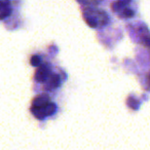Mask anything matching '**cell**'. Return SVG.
Listing matches in <instances>:
<instances>
[{
    "mask_svg": "<svg viewBox=\"0 0 150 150\" xmlns=\"http://www.w3.org/2000/svg\"><path fill=\"white\" fill-rule=\"evenodd\" d=\"M57 110V106L52 102L47 95H39L32 102L31 112L37 119H44L45 117L52 115Z\"/></svg>",
    "mask_w": 150,
    "mask_h": 150,
    "instance_id": "6da1fadb",
    "label": "cell"
},
{
    "mask_svg": "<svg viewBox=\"0 0 150 150\" xmlns=\"http://www.w3.org/2000/svg\"><path fill=\"white\" fill-rule=\"evenodd\" d=\"M83 19L91 28H99L107 25L109 21L108 15L100 9L86 7L83 11Z\"/></svg>",
    "mask_w": 150,
    "mask_h": 150,
    "instance_id": "7a4b0ae2",
    "label": "cell"
},
{
    "mask_svg": "<svg viewBox=\"0 0 150 150\" xmlns=\"http://www.w3.org/2000/svg\"><path fill=\"white\" fill-rule=\"evenodd\" d=\"M50 76V70L47 65H40L34 75V79L37 82H45Z\"/></svg>",
    "mask_w": 150,
    "mask_h": 150,
    "instance_id": "3957f363",
    "label": "cell"
},
{
    "mask_svg": "<svg viewBox=\"0 0 150 150\" xmlns=\"http://www.w3.org/2000/svg\"><path fill=\"white\" fill-rule=\"evenodd\" d=\"M129 3H131V0H116L112 4V9H113V11L119 13L125 8H127Z\"/></svg>",
    "mask_w": 150,
    "mask_h": 150,
    "instance_id": "277c9868",
    "label": "cell"
},
{
    "mask_svg": "<svg viewBox=\"0 0 150 150\" xmlns=\"http://www.w3.org/2000/svg\"><path fill=\"white\" fill-rule=\"evenodd\" d=\"M46 81H47V86H46L47 88H56L60 86V77L57 74L50 75Z\"/></svg>",
    "mask_w": 150,
    "mask_h": 150,
    "instance_id": "5b68a950",
    "label": "cell"
},
{
    "mask_svg": "<svg viewBox=\"0 0 150 150\" xmlns=\"http://www.w3.org/2000/svg\"><path fill=\"white\" fill-rule=\"evenodd\" d=\"M119 15H120V17L123 18V19H129V18L134 17L135 11H134L132 8H129V7H127V8H125L122 11H120Z\"/></svg>",
    "mask_w": 150,
    "mask_h": 150,
    "instance_id": "8992f818",
    "label": "cell"
},
{
    "mask_svg": "<svg viewBox=\"0 0 150 150\" xmlns=\"http://www.w3.org/2000/svg\"><path fill=\"white\" fill-rule=\"evenodd\" d=\"M11 13V6L5 7V8L1 9V11H0V21H1V20H4L5 18L8 17Z\"/></svg>",
    "mask_w": 150,
    "mask_h": 150,
    "instance_id": "52a82bcc",
    "label": "cell"
},
{
    "mask_svg": "<svg viewBox=\"0 0 150 150\" xmlns=\"http://www.w3.org/2000/svg\"><path fill=\"white\" fill-rule=\"evenodd\" d=\"M30 63H31L32 66H40V63H41V59L38 56H32L31 60H30Z\"/></svg>",
    "mask_w": 150,
    "mask_h": 150,
    "instance_id": "ba28073f",
    "label": "cell"
},
{
    "mask_svg": "<svg viewBox=\"0 0 150 150\" xmlns=\"http://www.w3.org/2000/svg\"><path fill=\"white\" fill-rule=\"evenodd\" d=\"M8 6H11V1L9 0H0V11Z\"/></svg>",
    "mask_w": 150,
    "mask_h": 150,
    "instance_id": "9c48e42d",
    "label": "cell"
},
{
    "mask_svg": "<svg viewBox=\"0 0 150 150\" xmlns=\"http://www.w3.org/2000/svg\"><path fill=\"white\" fill-rule=\"evenodd\" d=\"M145 43H146V45H147L148 47L150 48V37L145 38Z\"/></svg>",
    "mask_w": 150,
    "mask_h": 150,
    "instance_id": "30bf717a",
    "label": "cell"
},
{
    "mask_svg": "<svg viewBox=\"0 0 150 150\" xmlns=\"http://www.w3.org/2000/svg\"><path fill=\"white\" fill-rule=\"evenodd\" d=\"M98 1H101V0H98Z\"/></svg>",
    "mask_w": 150,
    "mask_h": 150,
    "instance_id": "8fae6325",
    "label": "cell"
}]
</instances>
